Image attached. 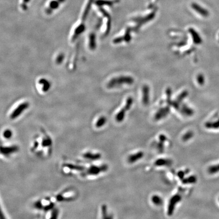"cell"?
<instances>
[{
    "label": "cell",
    "instance_id": "1",
    "mask_svg": "<svg viewBox=\"0 0 219 219\" xmlns=\"http://www.w3.org/2000/svg\"><path fill=\"white\" fill-rule=\"evenodd\" d=\"M133 82L132 78L129 76H120L113 78L108 83V87L110 88L119 87L124 84H131Z\"/></svg>",
    "mask_w": 219,
    "mask_h": 219
},
{
    "label": "cell",
    "instance_id": "2",
    "mask_svg": "<svg viewBox=\"0 0 219 219\" xmlns=\"http://www.w3.org/2000/svg\"><path fill=\"white\" fill-rule=\"evenodd\" d=\"M132 103H133V99L131 98H129L127 99L125 106L122 109H121V111H120L118 112V113L116 115V121L118 122H120L124 120L125 115V113L130 109V108H131V105L132 104Z\"/></svg>",
    "mask_w": 219,
    "mask_h": 219
},
{
    "label": "cell",
    "instance_id": "3",
    "mask_svg": "<svg viewBox=\"0 0 219 219\" xmlns=\"http://www.w3.org/2000/svg\"><path fill=\"white\" fill-rule=\"evenodd\" d=\"M108 169V166L106 164H104L101 166H91L83 174L85 175H97L100 173L106 172Z\"/></svg>",
    "mask_w": 219,
    "mask_h": 219
},
{
    "label": "cell",
    "instance_id": "4",
    "mask_svg": "<svg viewBox=\"0 0 219 219\" xmlns=\"http://www.w3.org/2000/svg\"><path fill=\"white\" fill-rule=\"evenodd\" d=\"M181 200V195L179 194L174 195L171 198L169 202L167 210V213L169 216H172L173 215L176 205L178 204V203L180 202Z\"/></svg>",
    "mask_w": 219,
    "mask_h": 219
},
{
    "label": "cell",
    "instance_id": "5",
    "mask_svg": "<svg viewBox=\"0 0 219 219\" xmlns=\"http://www.w3.org/2000/svg\"><path fill=\"white\" fill-rule=\"evenodd\" d=\"M66 0H52L51 1L48 6L45 9L46 14L47 15H50L53 13V11L57 10L60 7L61 4L64 3Z\"/></svg>",
    "mask_w": 219,
    "mask_h": 219
},
{
    "label": "cell",
    "instance_id": "6",
    "mask_svg": "<svg viewBox=\"0 0 219 219\" xmlns=\"http://www.w3.org/2000/svg\"><path fill=\"white\" fill-rule=\"evenodd\" d=\"M29 106V103L28 102H23L17 106L14 110L10 115V118L11 119H14L18 117L20 115L26 110Z\"/></svg>",
    "mask_w": 219,
    "mask_h": 219
},
{
    "label": "cell",
    "instance_id": "7",
    "mask_svg": "<svg viewBox=\"0 0 219 219\" xmlns=\"http://www.w3.org/2000/svg\"><path fill=\"white\" fill-rule=\"evenodd\" d=\"M170 110L168 106H165L160 109L155 115V119L156 120H161L165 118L169 113Z\"/></svg>",
    "mask_w": 219,
    "mask_h": 219
},
{
    "label": "cell",
    "instance_id": "8",
    "mask_svg": "<svg viewBox=\"0 0 219 219\" xmlns=\"http://www.w3.org/2000/svg\"><path fill=\"white\" fill-rule=\"evenodd\" d=\"M144 153L142 151L137 152L135 154H133L129 156L127 159L128 162L130 163H135L137 161L142 158L144 157Z\"/></svg>",
    "mask_w": 219,
    "mask_h": 219
},
{
    "label": "cell",
    "instance_id": "9",
    "mask_svg": "<svg viewBox=\"0 0 219 219\" xmlns=\"http://www.w3.org/2000/svg\"><path fill=\"white\" fill-rule=\"evenodd\" d=\"M192 7L195 11H196L198 13L202 16H204V17H207L209 15V13L207 10L202 7L200 5H198L196 3H192Z\"/></svg>",
    "mask_w": 219,
    "mask_h": 219
},
{
    "label": "cell",
    "instance_id": "10",
    "mask_svg": "<svg viewBox=\"0 0 219 219\" xmlns=\"http://www.w3.org/2000/svg\"><path fill=\"white\" fill-rule=\"evenodd\" d=\"M39 85H41V89L42 90V91L43 92H47L49 90L50 87H51V84L50 83L45 79H40L39 80Z\"/></svg>",
    "mask_w": 219,
    "mask_h": 219
},
{
    "label": "cell",
    "instance_id": "11",
    "mask_svg": "<svg viewBox=\"0 0 219 219\" xmlns=\"http://www.w3.org/2000/svg\"><path fill=\"white\" fill-rule=\"evenodd\" d=\"M173 163V161L169 159H159L157 160L155 163V165L157 166H167L171 165Z\"/></svg>",
    "mask_w": 219,
    "mask_h": 219
},
{
    "label": "cell",
    "instance_id": "12",
    "mask_svg": "<svg viewBox=\"0 0 219 219\" xmlns=\"http://www.w3.org/2000/svg\"><path fill=\"white\" fill-rule=\"evenodd\" d=\"M17 147H0V152L4 155H9L17 151Z\"/></svg>",
    "mask_w": 219,
    "mask_h": 219
},
{
    "label": "cell",
    "instance_id": "13",
    "mask_svg": "<svg viewBox=\"0 0 219 219\" xmlns=\"http://www.w3.org/2000/svg\"><path fill=\"white\" fill-rule=\"evenodd\" d=\"M101 155L99 153H92L90 152H87L83 155V157L87 159L90 160H97L101 158Z\"/></svg>",
    "mask_w": 219,
    "mask_h": 219
},
{
    "label": "cell",
    "instance_id": "14",
    "mask_svg": "<svg viewBox=\"0 0 219 219\" xmlns=\"http://www.w3.org/2000/svg\"><path fill=\"white\" fill-rule=\"evenodd\" d=\"M143 102L145 105H147L149 102V89L147 86L143 87Z\"/></svg>",
    "mask_w": 219,
    "mask_h": 219
},
{
    "label": "cell",
    "instance_id": "15",
    "mask_svg": "<svg viewBox=\"0 0 219 219\" xmlns=\"http://www.w3.org/2000/svg\"><path fill=\"white\" fill-rule=\"evenodd\" d=\"M189 31L190 34H191L192 38L193 39V41L196 44H200L202 42V40L200 37L199 34L197 33L195 30H194L193 29H190L189 30Z\"/></svg>",
    "mask_w": 219,
    "mask_h": 219
},
{
    "label": "cell",
    "instance_id": "16",
    "mask_svg": "<svg viewBox=\"0 0 219 219\" xmlns=\"http://www.w3.org/2000/svg\"><path fill=\"white\" fill-rule=\"evenodd\" d=\"M180 111L182 114L187 116H191L193 115L194 114V112L192 110V109H190L188 106L186 105H183L182 106L180 109Z\"/></svg>",
    "mask_w": 219,
    "mask_h": 219
},
{
    "label": "cell",
    "instance_id": "17",
    "mask_svg": "<svg viewBox=\"0 0 219 219\" xmlns=\"http://www.w3.org/2000/svg\"><path fill=\"white\" fill-rule=\"evenodd\" d=\"M181 180L183 184H192L196 182L197 178L195 175H191L186 178H184Z\"/></svg>",
    "mask_w": 219,
    "mask_h": 219
},
{
    "label": "cell",
    "instance_id": "18",
    "mask_svg": "<svg viewBox=\"0 0 219 219\" xmlns=\"http://www.w3.org/2000/svg\"><path fill=\"white\" fill-rule=\"evenodd\" d=\"M205 127L209 129H219V119L213 122H208L205 124Z\"/></svg>",
    "mask_w": 219,
    "mask_h": 219
},
{
    "label": "cell",
    "instance_id": "19",
    "mask_svg": "<svg viewBox=\"0 0 219 219\" xmlns=\"http://www.w3.org/2000/svg\"><path fill=\"white\" fill-rule=\"evenodd\" d=\"M106 117L104 116H102L99 117V118L98 120V121L95 124V126L98 128L102 127L106 124Z\"/></svg>",
    "mask_w": 219,
    "mask_h": 219
},
{
    "label": "cell",
    "instance_id": "20",
    "mask_svg": "<svg viewBox=\"0 0 219 219\" xmlns=\"http://www.w3.org/2000/svg\"><path fill=\"white\" fill-rule=\"evenodd\" d=\"M153 203L156 205H161L163 204L162 199L158 195H154L152 197Z\"/></svg>",
    "mask_w": 219,
    "mask_h": 219
},
{
    "label": "cell",
    "instance_id": "21",
    "mask_svg": "<svg viewBox=\"0 0 219 219\" xmlns=\"http://www.w3.org/2000/svg\"><path fill=\"white\" fill-rule=\"evenodd\" d=\"M208 172L210 174H216L219 172V164L211 166L208 168Z\"/></svg>",
    "mask_w": 219,
    "mask_h": 219
},
{
    "label": "cell",
    "instance_id": "22",
    "mask_svg": "<svg viewBox=\"0 0 219 219\" xmlns=\"http://www.w3.org/2000/svg\"><path fill=\"white\" fill-rule=\"evenodd\" d=\"M194 136V133L192 131H189L186 132L182 137V140L183 141L186 142L190 140Z\"/></svg>",
    "mask_w": 219,
    "mask_h": 219
},
{
    "label": "cell",
    "instance_id": "23",
    "mask_svg": "<svg viewBox=\"0 0 219 219\" xmlns=\"http://www.w3.org/2000/svg\"><path fill=\"white\" fill-rule=\"evenodd\" d=\"M113 1H104V0H98L96 2L97 5H111L113 4Z\"/></svg>",
    "mask_w": 219,
    "mask_h": 219
},
{
    "label": "cell",
    "instance_id": "24",
    "mask_svg": "<svg viewBox=\"0 0 219 219\" xmlns=\"http://www.w3.org/2000/svg\"><path fill=\"white\" fill-rule=\"evenodd\" d=\"M164 143L165 142L159 141V142L157 146V149H158V150L160 153H162L164 151Z\"/></svg>",
    "mask_w": 219,
    "mask_h": 219
},
{
    "label": "cell",
    "instance_id": "25",
    "mask_svg": "<svg viewBox=\"0 0 219 219\" xmlns=\"http://www.w3.org/2000/svg\"><path fill=\"white\" fill-rule=\"evenodd\" d=\"M67 166L72 169H76V170H82L84 168L82 166H78V165H75L73 164H67Z\"/></svg>",
    "mask_w": 219,
    "mask_h": 219
},
{
    "label": "cell",
    "instance_id": "26",
    "mask_svg": "<svg viewBox=\"0 0 219 219\" xmlns=\"http://www.w3.org/2000/svg\"><path fill=\"white\" fill-rule=\"evenodd\" d=\"M30 0H23L21 4V8L23 10L25 11L28 9V4L30 3Z\"/></svg>",
    "mask_w": 219,
    "mask_h": 219
},
{
    "label": "cell",
    "instance_id": "27",
    "mask_svg": "<svg viewBox=\"0 0 219 219\" xmlns=\"http://www.w3.org/2000/svg\"><path fill=\"white\" fill-rule=\"evenodd\" d=\"M102 214L103 216V218H108V213H107V207L106 205H103L102 207Z\"/></svg>",
    "mask_w": 219,
    "mask_h": 219
},
{
    "label": "cell",
    "instance_id": "28",
    "mask_svg": "<svg viewBox=\"0 0 219 219\" xmlns=\"http://www.w3.org/2000/svg\"><path fill=\"white\" fill-rule=\"evenodd\" d=\"M197 80L198 83H199L200 85L204 84V76L202 75H199L198 76L197 78Z\"/></svg>",
    "mask_w": 219,
    "mask_h": 219
},
{
    "label": "cell",
    "instance_id": "29",
    "mask_svg": "<svg viewBox=\"0 0 219 219\" xmlns=\"http://www.w3.org/2000/svg\"><path fill=\"white\" fill-rule=\"evenodd\" d=\"M3 136L6 138H9L12 136V132L10 130H6L3 133Z\"/></svg>",
    "mask_w": 219,
    "mask_h": 219
},
{
    "label": "cell",
    "instance_id": "30",
    "mask_svg": "<svg viewBox=\"0 0 219 219\" xmlns=\"http://www.w3.org/2000/svg\"><path fill=\"white\" fill-rule=\"evenodd\" d=\"M189 172V170L187 172L186 171H180L178 173V176L181 180H182L184 178V177L186 175V174H187Z\"/></svg>",
    "mask_w": 219,
    "mask_h": 219
},
{
    "label": "cell",
    "instance_id": "31",
    "mask_svg": "<svg viewBox=\"0 0 219 219\" xmlns=\"http://www.w3.org/2000/svg\"><path fill=\"white\" fill-rule=\"evenodd\" d=\"M63 58H64V55H63V54H60L57 56V59L56 60V61L57 62V63H61L62 61Z\"/></svg>",
    "mask_w": 219,
    "mask_h": 219
},
{
    "label": "cell",
    "instance_id": "32",
    "mask_svg": "<svg viewBox=\"0 0 219 219\" xmlns=\"http://www.w3.org/2000/svg\"><path fill=\"white\" fill-rule=\"evenodd\" d=\"M159 141H162V142H165L166 141V140H167V137H166V136H165V135H160V136H159Z\"/></svg>",
    "mask_w": 219,
    "mask_h": 219
},
{
    "label": "cell",
    "instance_id": "33",
    "mask_svg": "<svg viewBox=\"0 0 219 219\" xmlns=\"http://www.w3.org/2000/svg\"><path fill=\"white\" fill-rule=\"evenodd\" d=\"M4 217L3 213L2 212V210H1V207H0V219H4Z\"/></svg>",
    "mask_w": 219,
    "mask_h": 219
}]
</instances>
